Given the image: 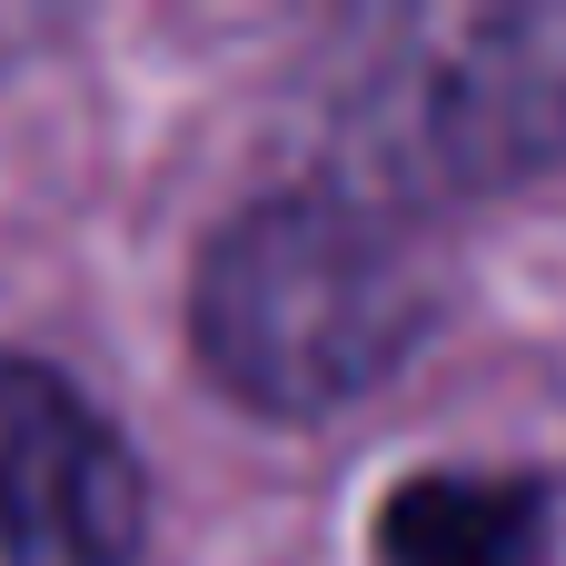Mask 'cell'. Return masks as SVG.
I'll use <instances>...</instances> for the list:
<instances>
[{"instance_id": "cell-1", "label": "cell", "mask_w": 566, "mask_h": 566, "mask_svg": "<svg viewBox=\"0 0 566 566\" xmlns=\"http://www.w3.org/2000/svg\"><path fill=\"white\" fill-rule=\"evenodd\" d=\"M428 328L438 279L418 239L328 179L249 199L189 279V348L259 418H328L368 398Z\"/></svg>"}, {"instance_id": "cell-2", "label": "cell", "mask_w": 566, "mask_h": 566, "mask_svg": "<svg viewBox=\"0 0 566 566\" xmlns=\"http://www.w3.org/2000/svg\"><path fill=\"white\" fill-rule=\"evenodd\" d=\"M328 189L368 209H448L497 199L566 159V0L497 10H398L368 20L328 90Z\"/></svg>"}, {"instance_id": "cell-3", "label": "cell", "mask_w": 566, "mask_h": 566, "mask_svg": "<svg viewBox=\"0 0 566 566\" xmlns=\"http://www.w3.org/2000/svg\"><path fill=\"white\" fill-rule=\"evenodd\" d=\"M139 468L119 428L40 358L0 348V566H129Z\"/></svg>"}, {"instance_id": "cell-4", "label": "cell", "mask_w": 566, "mask_h": 566, "mask_svg": "<svg viewBox=\"0 0 566 566\" xmlns=\"http://www.w3.org/2000/svg\"><path fill=\"white\" fill-rule=\"evenodd\" d=\"M566 497L507 468H418L378 497L368 566H557Z\"/></svg>"}]
</instances>
